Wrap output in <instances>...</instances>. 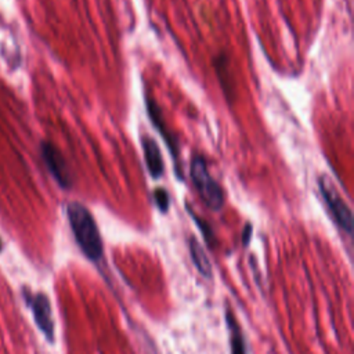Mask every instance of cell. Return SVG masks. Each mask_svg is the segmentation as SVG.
<instances>
[{"label": "cell", "instance_id": "8", "mask_svg": "<svg viewBox=\"0 0 354 354\" xmlns=\"http://www.w3.org/2000/svg\"><path fill=\"white\" fill-rule=\"evenodd\" d=\"M188 248H189V254H191V259H192L196 270L205 278H210L212 277L210 260H209L206 252L203 250V248L201 246V243L194 236H191L188 241Z\"/></svg>", "mask_w": 354, "mask_h": 354}, {"label": "cell", "instance_id": "2", "mask_svg": "<svg viewBox=\"0 0 354 354\" xmlns=\"http://www.w3.org/2000/svg\"><path fill=\"white\" fill-rule=\"evenodd\" d=\"M189 176L202 202L213 212L220 210L224 205V192L220 184L212 177L203 155L195 153L192 156Z\"/></svg>", "mask_w": 354, "mask_h": 354}, {"label": "cell", "instance_id": "7", "mask_svg": "<svg viewBox=\"0 0 354 354\" xmlns=\"http://www.w3.org/2000/svg\"><path fill=\"white\" fill-rule=\"evenodd\" d=\"M141 145H142V153L145 159L147 169L152 178H159L163 176L165 165L160 153V148L158 142L148 134L141 137Z\"/></svg>", "mask_w": 354, "mask_h": 354}, {"label": "cell", "instance_id": "13", "mask_svg": "<svg viewBox=\"0 0 354 354\" xmlns=\"http://www.w3.org/2000/svg\"><path fill=\"white\" fill-rule=\"evenodd\" d=\"M1 248H3V245H1V241H0V250H1Z\"/></svg>", "mask_w": 354, "mask_h": 354}, {"label": "cell", "instance_id": "9", "mask_svg": "<svg viewBox=\"0 0 354 354\" xmlns=\"http://www.w3.org/2000/svg\"><path fill=\"white\" fill-rule=\"evenodd\" d=\"M227 318V325L230 328V347H231V354H246V348H245V342H243V336L241 332L239 325L235 321V317L231 311H227L225 314Z\"/></svg>", "mask_w": 354, "mask_h": 354}, {"label": "cell", "instance_id": "11", "mask_svg": "<svg viewBox=\"0 0 354 354\" xmlns=\"http://www.w3.org/2000/svg\"><path fill=\"white\" fill-rule=\"evenodd\" d=\"M153 201L158 206V209L162 212V213H166L169 210V205H170V196H169V192L165 189V188H155L153 189Z\"/></svg>", "mask_w": 354, "mask_h": 354}, {"label": "cell", "instance_id": "10", "mask_svg": "<svg viewBox=\"0 0 354 354\" xmlns=\"http://www.w3.org/2000/svg\"><path fill=\"white\" fill-rule=\"evenodd\" d=\"M187 212L191 214L192 220H194V221L196 223V225L199 227V230H201V232H202L205 241L207 242V245H209V246H214L216 239H214V234H213V231H212V227H210L202 217H199L198 214H195L191 207L187 206Z\"/></svg>", "mask_w": 354, "mask_h": 354}, {"label": "cell", "instance_id": "3", "mask_svg": "<svg viewBox=\"0 0 354 354\" xmlns=\"http://www.w3.org/2000/svg\"><path fill=\"white\" fill-rule=\"evenodd\" d=\"M318 188L319 192L335 220V223L347 234L353 235L354 221H353V213L348 205L342 198L340 192L335 187L332 178L328 174H321L318 177Z\"/></svg>", "mask_w": 354, "mask_h": 354}, {"label": "cell", "instance_id": "5", "mask_svg": "<svg viewBox=\"0 0 354 354\" xmlns=\"http://www.w3.org/2000/svg\"><path fill=\"white\" fill-rule=\"evenodd\" d=\"M40 152H41L44 165L47 166L48 171L51 173L54 180L58 183V185L62 188H71L72 176L62 153L51 142H47V141L41 142Z\"/></svg>", "mask_w": 354, "mask_h": 354}, {"label": "cell", "instance_id": "4", "mask_svg": "<svg viewBox=\"0 0 354 354\" xmlns=\"http://www.w3.org/2000/svg\"><path fill=\"white\" fill-rule=\"evenodd\" d=\"M147 104V112L149 116V120L152 122L153 127L158 130V133L162 136V138L165 140L169 152L171 155V158L174 159V170H176V176H178L180 180H183V167H181V160H180V147H178V140L176 138V136L169 130V127L166 126V122L163 119L162 111L158 106L156 101L147 97L145 100Z\"/></svg>", "mask_w": 354, "mask_h": 354}, {"label": "cell", "instance_id": "6", "mask_svg": "<svg viewBox=\"0 0 354 354\" xmlns=\"http://www.w3.org/2000/svg\"><path fill=\"white\" fill-rule=\"evenodd\" d=\"M25 299L26 303L30 306L35 321L40 330L44 333L48 342L54 340V322H53V315H51V306L46 295L43 293H36L32 295L25 290Z\"/></svg>", "mask_w": 354, "mask_h": 354}, {"label": "cell", "instance_id": "1", "mask_svg": "<svg viewBox=\"0 0 354 354\" xmlns=\"http://www.w3.org/2000/svg\"><path fill=\"white\" fill-rule=\"evenodd\" d=\"M66 214L75 241L83 254L91 261H98L102 257L104 245L91 212L79 202H71L66 206Z\"/></svg>", "mask_w": 354, "mask_h": 354}, {"label": "cell", "instance_id": "12", "mask_svg": "<svg viewBox=\"0 0 354 354\" xmlns=\"http://www.w3.org/2000/svg\"><path fill=\"white\" fill-rule=\"evenodd\" d=\"M252 231H253L252 224H250V223H248V224L243 227V232H242V243H243L245 246H248V243H249V241H250Z\"/></svg>", "mask_w": 354, "mask_h": 354}]
</instances>
